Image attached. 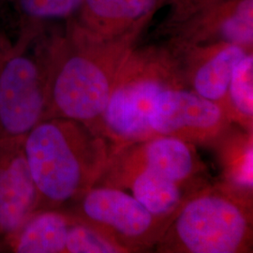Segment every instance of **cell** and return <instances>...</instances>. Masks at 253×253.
I'll return each instance as SVG.
<instances>
[{"mask_svg":"<svg viewBox=\"0 0 253 253\" xmlns=\"http://www.w3.org/2000/svg\"><path fill=\"white\" fill-rule=\"evenodd\" d=\"M212 1L214 0H166L164 5H168L169 9L163 22V32L166 34L172 27Z\"/></svg>","mask_w":253,"mask_h":253,"instance_id":"cell-18","label":"cell"},{"mask_svg":"<svg viewBox=\"0 0 253 253\" xmlns=\"http://www.w3.org/2000/svg\"><path fill=\"white\" fill-rule=\"evenodd\" d=\"M215 144L218 145L219 161L224 183L236 192L252 198L253 189V131H226Z\"/></svg>","mask_w":253,"mask_h":253,"instance_id":"cell-14","label":"cell"},{"mask_svg":"<svg viewBox=\"0 0 253 253\" xmlns=\"http://www.w3.org/2000/svg\"><path fill=\"white\" fill-rule=\"evenodd\" d=\"M36 28L27 27L17 45L0 64V130L8 139L24 138L42 120L48 100L46 44L39 54L26 49Z\"/></svg>","mask_w":253,"mask_h":253,"instance_id":"cell-5","label":"cell"},{"mask_svg":"<svg viewBox=\"0 0 253 253\" xmlns=\"http://www.w3.org/2000/svg\"><path fill=\"white\" fill-rule=\"evenodd\" d=\"M187 86L170 46H135L118 71L107 105L93 130L117 149L149 140V117L164 90Z\"/></svg>","mask_w":253,"mask_h":253,"instance_id":"cell-3","label":"cell"},{"mask_svg":"<svg viewBox=\"0 0 253 253\" xmlns=\"http://www.w3.org/2000/svg\"><path fill=\"white\" fill-rule=\"evenodd\" d=\"M82 0H17L20 13L29 26L73 18Z\"/></svg>","mask_w":253,"mask_h":253,"instance_id":"cell-17","label":"cell"},{"mask_svg":"<svg viewBox=\"0 0 253 253\" xmlns=\"http://www.w3.org/2000/svg\"><path fill=\"white\" fill-rule=\"evenodd\" d=\"M166 0H82L73 21L104 39L141 35Z\"/></svg>","mask_w":253,"mask_h":253,"instance_id":"cell-12","label":"cell"},{"mask_svg":"<svg viewBox=\"0 0 253 253\" xmlns=\"http://www.w3.org/2000/svg\"><path fill=\"white\" fill-rule=\"evenodd\" d=\"M23 150L40 205L54 208L79 201L98 183L113 146L82 122L50 118L23 138Z\"/></svg>","mask_w":253,"mask_h":253,"instance_id":"cell-2","label":"cell"},{"mask_svg":"<svg viewBox=\"0 0 253 253\" xmlns=\"http://www.w3.org/2000/svg\"><path fill=\"white\" fill-rule=\"evenodd\" d=\"M113 154L162 173L169 179L194 190L202 188L197 175L203 170L194 146L180 139L157 136L117 148Z\"/></svg>","mask_w":253,"mask_h":253,"instance_id":"cell-11","label":"cell"},{"mask_svg":"<svg viewBox=\"0 0 253 253\" xmlns=\"http://www.w3.org/2000/svg\"><path fill=\"white\" fill-rule=\"evenodd\" d=\"M223 109L231 122L238 123L247 131H253V51L235 65Z\"/></svg>","mask_w":253,"mask_h":253,"instance_id":"cell-15","label":"cell"},{"mask_svg":"<svg viewBox=\"0 0 253 253\" xmlns=\"http://www.w3.org/2000/svg\"><path fill=\"white\" fill-rule=\"evenodd\" d=\"M252 200L223 183L195 190L175 212L157 243L158 253H250Z\"/></svg>","mask_w":253,"mask_h":253,"instance_id":"cell-4","label":"cell"},{"mask_svg":"<svg viewBox=\"0 0 253 253\" xmlns=\"http://www.w3.org/2000/svg\"><path fill=\"white\" fill-rule=\"evenodd\" d=\"M166 34L172 43L226 42L253 50V0H214Z\"/></svg>","mask_w":253,"mask_h":253,"instance_id":"cell-8","label":"cell"},{"mask_svg":"<svg viewBox=\"0 0 253 253\" xmlns=\"http://www.w3.org/2000/svg\"><path fill=\"white\" fill-rule=\"evenodd\" d=\"M39 206L23 138L8 139L0 149V235L15 233Z\"/></svg>","mask_w":253,"mask_h":253,"instance_id":"cell-10","label":"cell"},{"mask_svg":"<svg viewBox=\"0 0 253 253\" xmlns=\"http://www.w3.org/2000/svg\"><path fill=\"white\" fill-rule=\"evenodd\" d=\"M68 253H125L126 249L100 231L75 217L66 242Z\"/></svg>","mask_w":253,"mask_h":253,"instance_id":"cell-16","label":"cell"},{"mask_svg":"<svg viewBox=\"0 0 253 253\" xmlns=\"http://www.w3.org/2000/svg\"><path fill=\"white\" fill-rule=\"evenodd\" d=\"M140 36L100 38L67 20L62 32L46 43L48 100L42 119L69 118L94 129Z\"/></svg>","mask_w":253,"mask_h":253,"instance_id":"cell-1","label":"cell"},{"mask_svg":"<svg viewBox=\"0 0 253 253\" xmlns=\"http://www.w3.org/2000/svg\"><path fill=\"white\" fill-rule=\"evenodd\" d=\"M167 44L178 59L187 86L222 108L235 65L253 51L226 42Z\"/></svg>","mask_w":253,"mask_h":253,"instance_id":"cell-9","label":"cell"},{"mask_svg":"<svg viewBox=\"0 0 253 253\" xmlns=\"http://www.w3.org/2000/svg\"><path fill=\"white\" fill-rule=\"evenodd\" d=\"M79 202L78 218L127 253L157 245L172 219L155 216L125 190L104 185H95Z\"/></svg>","mask_w":253,"mask_h":253,"instance_id":"cell-6","label":"cell"},{"mask_svg":"<svg viewBox=\"0 0 253 253\" xmlns=\"http://www.w3.org/2000/svg\"><path fill=\"white\" fill-rule=\"evenodd\" d=\"M1 2H2V0H0V5H1Z\"/></svg>","mask_w":253,"mask_h":253,"instance_id":"cell-20","label":"cell"},{"mask_svg":"<svg viewBox=\"0 0 253 253\" xmlns=\"http://www.w3.org/2000/svg\"><path fill=\"white\" fill-rule=\"evenodd\" d=\"M11 47L6 45L2 41H0V64L2 63V61L6 58V56L9 54V52L11 51Z\"/></svg>","mask_w":253,"mask_h":253,"instance_id":"cell-19","label":"cell"},{"mask_svg":"<svg viewBox=\"0 0 253 253\" xmlns=\"http://www.w3.org/2000/svg\"><path fill=\"white\" fill-rule=\"evenodd\" d=\"M74 218L55 210L33 213L15 232L13 251L19 253H66L68 233Z\"/></svg>","mask_w":253,"mask_h":253,"instance_id":"cell-13","label":"cell"},{"mask_svg":"<svg viewBox=\"0 0 253 253\" xmlns=\"http://www.w3.org/2000/svg\"><path fill=\"white\" fill-rule=\"evenodd\" d=\"M149 124L157 136L191 145L215 144L231 124L224 109L186 86L162 92L154 102Z\"/></svg>","mask_w":253,"mask_h":253,"instance_id":"cell-7","label":"cell"}]
</instances>
